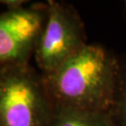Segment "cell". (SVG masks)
I'll return each instance as SVG.
<instances>
[{"label": "cell", "instance_id": "obj_1", "mask_svg": "<svg viewBox=\"0 0 126 126\" xmlns=\"http://www.w3.org/2000/svg\"><path fill=\"white\" fill-rule=\"evenodd\" d=\"M122 66L108 49L89 43L56 70L42 75L54 106L111 112L121 81Z\"/></svg>", "mask_w": 126, "mask_h": 126}, {"label": "cell", "instance_id": "obj_2", "mask_svg": "<svg viewBox=\"0 0 126 126\" xmlns=\"http://www.w3.org/2000/svg\"><path fill=\"white\" fill-rule=\"evenodd\" d=\"M54 105L30 63L0 64V126H49Z\"/></svg>", "mask_w": 126, "mask_h": 126}, {"label": "cell", "instance_id": "obj_3", "mask_svg": "<svg viewBox=\"0 0 126 126\" xmlns=\"http://www.w3.org/2000/svg\"><path fill=\"white\" fill-rule=\"evenodd\" d=\"M46 3V21L33 56L43 75L56 70L89 44L84 22L74 6L55 0Z\"/></svg>", "mask_w": 126, "mask_h": 126}, {"label": "cell", "instance_id": "obj_4", "mask_svg": "<svg viewBox=\"0 0 126 126\" xmlns=\"http://www.w3.org/2000/svg\"><path fill=\"white\" fill-rule=\"evenodd\" d=\"M46 16V2L0 14V64L30 63Z\"/></svg>", "mask_w": 126, "mask_h": 126}, {"label": "cell", "instance_id": "obj_5", "mask_svg": "<svg viewBox=\"0 0 126 126\" xmlns=\"http://www.w3.org/2000/svg\"><path fill=\"white\" fill-rule=\"evenodd\" d=\"M49 126H118L111 112L85 111L54 106Z\"/></svg>", "mask_w": 126, "mask_h": 126}, {"label": "cell", "instance_id": "obj_6", "mask_svg": "<svg viewBox=\"0 0 126 126\" xmlns=\"http://www.w3.org/2000/svg\"><path fill=\"white\" fill-rule=\"evenodd\" d=\"M111 113L118 126H126V65L122 66L121 81Z\"/></svg>", "mask_w": 126, "mask_h": 126}, {"label": "cell", "instance_id": "obj_7", "mask_svg": "<svg viewBox=\"0 0 126 126\" xmlns=\"http://www.w3.org/2000/svg\"><path fill=\"white\" fill-rule=\"evenodd\" d=\"M27 3L28 1L25 0H0V5L5 6L7 10H17L23 9Z\"/></svg>", "mask_w": 126, "mask_h": 126}, {"label": "cell", "instance_id": "obj_8", "mask_svg": "<svg viewBox=\"0 0 126 126\" xmlns=\"http://www.w3.org/2000/svg\"><path fill=\"white\" fill-rule=\"evenodd\" d=\"M124 10H125V12H126V1L124 2Z\"/></svg>", "mask_w": 126, "mask_h": 126}]
</instances>
